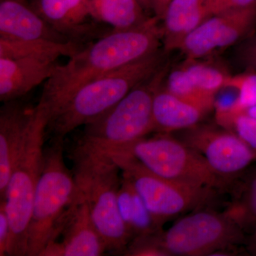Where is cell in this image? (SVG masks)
Returning <instances> with one entry per match:
<instances>
[{
  "label": "cell",
  "instance_id": "2",
  "mask_svg": "<svg viewBox=\"0 0 256 256\" xmlns=\"http://www.w3.org/2000/svg\"><path fill=\"white\" fill-rule=\"evenodd\" d=\"M160 50L108 72L82 88L48 122L52 139L63 140L74 130L86 126L117 105L128 92L161 68Z\"/></svg>",
  "mask_w": 256,
  "mask_h": 256
},
{
  "label": "cell",
  "instance_id": "12",
  "mask_svg": "<svg viewBox=\"0 0 256 256\" xmlns=\"http://www.w3.org/2000/svg\"><path fill=\"white\" fill-rule=\"evenodd\" d=\"M106 250L105 242L92 223L86 202L78 191L40 256H99Z\"/></svg>",
  "mask_w": 256,
  "mask_h": 256
},
{
  "label": "cell",
  "instance_id": "34",
  "mask_svg": "<svg viewBox=\"0 0 256 256\" xmlns=\"http://www.w3.org/2000/svg\"><path fill=\"white\" fill-rule=\"evenodd\" d=\"M246 114H249V116H252V117L255 118H256V106H254V107L250 108L248 110H246Z\"/></svg>",
  "mask_w": 256,
  "mask_h": 256
},
{
  "label": "cell",
  "instance_id": "6",
  "mask_svg": "<svg viewBox=\"0 0 256 256\" xmlns=\"http://www.w3.org/2000/svg\"><path fill=\"white\" fill-rule=\"evenodd\" d=\"M78 194L75 176L64 162V140L52 139V144L44 150L43 170L28 228L26 256H40Z\"/></svg>",
  "mask_w": 256,
  "mask_h": 256
},
{
  "label": "cell",
  "instance_id": "16",
  "mask_svg": "<svg viewBox=\"0 0 256 256\" xmlns=\"http://www.w3.org/2000/svg\"><path fill=\"white\" fill-rule=\"evenodd\" d=\"M0 37L72 42L52 28L30 0H0Z\"/></svg>",
  "mask_w": 256,
  "mask_h": 256
},
{
  "label": "cell",
  "instance_id": "8",
  "mask_svg": "<svg viewBox=\"0 0 256 256\" xmlns=\"http://www.w3.org/2000/svg\"><path fill=\"white\" fill-rule=\"evenodd\" d=\"M244 232L226 214L197 210L159 234L160 245L170 256L232 255L230 249L244 242Z\"/></svg>",
  "mask_w": 256,
  "mask_h": 256
},
{
  "label": "cell",
  "instance_id": "7",
  "mask_svg": "<svg viewBox=\"0 0 256 256\" xmlns=\"http://www.w3.org/2000/svg\"><path fill=\"white\" fill-rule=\"evenodd\" d=\"M110 154L132 156L153 174L190 188L222 191L229 184L210 169L200 153L166 134L144 138L100 156Z\"/></svg>",
  "mask_w": 256,
  "mask_h": 256
},
{
  "label": "cell",
  "instance_id": "3",
  "mask_svg": "<svg viewBox=\"0 0 256 256\" xmlns=\"http://www.w3.org/2000/svg\"><path fill=\"white\" fill-rule=\"evenodd\" d=\"M162 70L160 68L110 110L85 126L74 152L100 156L129 146L154 131L153 98L164 76Z\"/></svg>",
  "mask_w": 256,
  "mask_h": 256
},
{
  "label": "cell",
  "instance_id": "13",
  "mask_svg": "<svg viewBox=\"0 0 256 256\" xmlns=\"http://www.w3.org/2000/svg\"><path fill=\"white\" fill-rule=\"evenodd\" d=\"M34 108L18 100L4 102L0 110V196L4 198L10 176L22 152L34 116Z\"/></svg>",
  "mask_w": 256,
  "mask_h": 256
},
{
  "label": "cell",
  "instance_id": "24",
  "mask_svg": "<svg viewBox=\"0 0 256 256\" xmlns=\"http://www.w3.org/2000/svg\"><path fill=\"white\" fill-rule=\"evenodd\" d=\"M224 87L235 89L238 94L236 102L232 110V124L235 116L256 106V72L250 70L234 76H228Z\"/></svg>",
  "mask_w": 256,
  "mask_h": 256
},
{
  "label": "cell",
  "instance_id": "32",
  "mask_svg": "<svg viewBox=\"0 0 256 256\" xmlns=\"http://www.w3.org/2000/svg\"><path fill=\"white\" fill-rule=\"evenodd\" d=\"M246 248L248 252L252 255L256 256V226L247 239Z\"/></svg>",
  "mask_w": 256,
  "mask_h": 256
},
{
  "label": "cell",
  "instance_id": "22",
  "mask_svg": "<svg viewBox=\"0 0 256 256\" xmlns=\"http://www.w3.org/2000/svg\"><path fill=\"white\" fill-rule=\"evenodd\" d=\"M232 202L224 213L245 232L256 226V169L242 178L234 188Z\"/></svg>",
  "mask_w": 256,
  "mask_h": 256
},
{
  "label": "cell",
  "instance_id": "4",
  "mask_svg": "<svg viewBox=\"0 0 256 256\" xmlns=\"http://www.w3.org/2000/svg\"><path fill=\"white\" fill-rule=\"evenodd\" d=\"M78 191L85 198L96 228L108 252L124 254L132 236L126 227L118 206L120 186L118 166L104 156L74 153Z\"/></svg>",
  "mask_w": 256,
  "mask_h": 256
},
{
  "label": "cell",
  "instance_id": "21",
  "mask_svg": "<svg viewBox=\"0 0 256 256\" xmlns=\"http://www.w3.org/2000/svg\"><path fill=\"white\" fill-rule=\"evenodd\" d=\"M84 46L78 42H57L44 40H16L0 37V58L42 57L58 60L70 57Z\"/></svg>",
  "mask_w": 256,
  "mask_h": 256
},
{
  "label": "cell",
  "instance_id": "17",
  "mask_svg": "<svg viewBox=\"0 0 256 256\" xmlns=\"http://www.w3.org/2000/svg\"><path fill=\"white\" fill-rule=\"evenodd\" d=\"M206 114L198 106L190 104L160 86L154 92L152 116L154 130L171 132L194 127Z\"/></svg>",
  "mask_w": 256,
  "mask_h": 256
},
{
  "label": "cell",
  "instance_id": "30",
  "mask_svg": "<svg viewBox=\"0 0 256 256\" xmlns=\"http://www.w3.org/2000/svg\"><path fill=\"white\" fill-rule=\"evenodd\" d=\"M242 58L249 69L256 72V28L246 38L242 50Z\"/></svg>",
  "mask_w": 256,
  "mask_h": 256
},
{
  "label": "cell",
  "instance_id": "9",
  "mask_svg": "<svg viewBox=\"0 0 256 256\" xmlns=\"http://www.w3.org/2000/svg\"><path fill=\"white\" fill-rule=\"evenodd\" d=\"M111 158L122 172L151 214L162 226L166 220L208 202L215 192L190 188L153 174L132 156L121 154L105 156Z\"/></svg>",
  "mask_w": 256,
  "mask_h": 256
},
{
  "label": "cell",
  "instance_id": "11",
  "mask_svg": "<svg viewBox=\"0 0 256 256\" xmlns=\"http://www.w3.org/2000/svg\"><path fill=\"white\" fill-rule=\"evenodd\" d=\"M256 28V6L206 18L184 38L180 50L190 60L246 38Z\"/></svg>",
  "mask_w": 256,
  "mask_h": 256
},
{
  "label": "cell",
  "instance_id": "25",
  "mask_svg": "<svg viewBox=\"0 0 256 256\" xmlns=\"http://www.w3.org/2000/svg\"><path fill=\"white\" fill-rule=\"evenodd\" d=\"M192 82L200 90L215 97L216 94L225 86L228 76L220 69L203 64H191L184 67Z\"/></svg>",
  "mask_w": 256,
  "mask_h": 256
},
{
  "label": "cell",
  "instance_id": "23",
  "mask_svg": "<svg viewBox=\"0 0 256 256\" xmlns=\"http://www.w3.org/2000/svg\"><path fill=\"white\" fill-rule=\"evenodd\" d=\"M165 88L180 98L198 106L206 112L214 108L215 97L200 90L192 82L184 67L170 74Z\"/></svg>",
  "mask_w": 256,
  "mask_h": 256
},
{
  "label": "cell",
  "instance_id": "1",
  "mask_svg": "<svg viewBox=\"0 0 256 256\" xmlns=\"http://www.w3.org/2000/svg\"><path fill=\"white\" fill-rule=\"evenodd\" d=\"M158 20L153 16L138 28L109 32L69 57L65 64H58L45 82L40 100L50 120L88 82L159 50Z\"/></svg>",
  "mask_w": 256,
  "mask_h": 256
},
{
  "label": "cell",
  "instance_id": "14",
  "mask_svg": "<svg viewBox=\"0 0 256 256\" xmlns=\"http://www.w3.org/2000/svg\"><path fill=\"white\" fill-rule=\"evenodd\" d=\"M30 2L52 28L70 41L82 43L97 32V22L92 18L89 0H30Z\"/></svg>",
  "mask_w": 256,
  "mask_h": 256
},
{
  "label": "cell",
  "instance_id": "15",
  "mask_svg": "<svg viewBox=\"0 0 256 256\" xmlns=\"http://www.w3.org/2000/svg\"><path fill=\"white\" fill-rule=\"evenodd\" d=\"M58 66L57 60L42 57L0 58V100H18L46 82Z\"/></svg>",
  "mask_w": 256,
  "mask_h": 256
},
{
  "label": "cell",
  "instance_id": "19",
  "mask_svg": "<svg viewBox=\"0 0 256 256\" xmlns=\"http://www.w3.org/2000/svg\"><path fill=\"white\" fill-rule=\"evenodd\" d=\"M92 18L112 31L130 30L150 18L138 0H89Z\"/></svg>",
  "mask_w": 256,
  "mask_h": 256
},
{
  "label": "cell",
  "instance_id": "20",
  "mask_svg": "<svg viewBox=\"0 0 256 256\" xmlns=\"http://www.w3.org/2000/svg\"><path fill=\"white\" fill-rule=\"evenodd\" d=\"M118 198L121 216L132 239L162 232V226L151 214L132 185L124 178L121 180Z\"/></svg>",
  "mask_w": 256,
  "mask_h": 256
},
{
  "label": "cell",
  "instance_id": "18",
  "mask_svg": "<svg viewBox=\"0 0 256 256\" xmlns=\"http://www.w3.org/2000/svg\"><path fill=\"white\" fill-rule=\"evenodd\" d=\"M207 0H172L168 5L161 28L165 50L180 48L182 42L208 18Z\"/></svg>",
  "mask_w": 256,
  "mask_h": 256
},
{
  "label": "cell",
  "instance_id": "5",
  "mask_svg": "<svg viewBox=\"0 0 256 256\" xmlns=\"http://www.w3.org/2000/svg\"><path fill=\"white\" fill-rule=\"evenodd\" d=\"M50 122L46 108L38 102L26 144L10 176L5 192L6 210L10 224L8 255L26 256L28 228L37 185L44 160L45 136Z\"/></svg>",
  "mask_w": 256,
  "mask_h": 256
},
{
  "label": "cell",
  "instance_id": "29",
  "mask_svg": "<svg viewBox=\"0 0 256 256\" xmlns=\"http://www.w3.org/2000/svg\"><path fill=\"white\" fill-rule=\"evenodd\" d=\"M10 224L4 200L0 203V256L8 255V247L10 238Z\"/></svg>",
  "mask_w": 256,
  "mask_h": 256
},
{
  "label": "cell",
  "instance_id": "31",
  "mask_svg": "<svg viewBox=\"0 0 256 256\" xmlns=\"http://www.w3.org/2000/svg\"><path fill=\"white\" fill-rule=\"evenodd\" d=\"M172 0H149L151 11L154 13V16L158 20H162L168 5Z\"/></svg>",
  "mask_w": 256,
  "mask_h": 256
},
{
  "label": "cell",
  "instance_id": "33",
  "mask_svg": "<svg viewBox=\"0 0 256 256\" xmlns=\"http://www.w3.org/2000/svg\"><path fill=\"white\" fill-rule=\"evenodd\" d=\"M140 4L142 5L143 9L146 10V12L150 11V6L149 0H138Z\"/></svg>",
  "mask_w": 256,
  "mask_h": 256
},
{
  "label": "cell",
  "instance_id": "27",
  "mask_svg": "<svg viewBox=\"0 0 256 256\" xmlns=\"http://www.w3.org/2000/svg\"><path fill=\"white\" fill-rule=\"evenodd\" d=\"M232 126L236 134L256 152V118L242 112L234 118Z\"/></svg>",
  "mask_w": 256,
  "mask_h": 256
},
{
  "label": "cell",
  "instance_id": "10",
  "mask_svg": "<svg viewBox=\"0 0 256 256\" xmlns=\"http://www.w3.org/2000/svg\"><path fill=\"white\" fill-rule=\"evenodd\" d=\"M182 141L200 153L210 169L229 182L256 161V152L236 133L198 128L188 132Z\"/></svg>",
  "mask_w": 256,
  "mask_h": 256
},
{
  "label": "cell",
  "instance_id": "26",
  "mask_svg": "<svg viewBox=\"0 0 256 256\" xmlns=\"http://www.w3.org/2000/svg\"><path fill=\"white\" fill-rule=\"evenodd\" d=\"M161 233V232H160ZM136 237L131 240L124 256H170L160 245L159 234Z\"/></svg>",
  "mask_w": 256,
  "mask_h": 256
},
{
  "label": "cell",
  "instance_id": "28",
  "mask_svg": "<svg viewBox=\"0 0 256 256\" xmlns=\"http://www.w3.org/2000/svg\"><path fill=\"white\" fill-rule=\"evenodd\" d=\"M256 6V0H207V16Z\"/></svg>",
  "mask_w": 256,
  "mask_h": 256
}]
</instances>
